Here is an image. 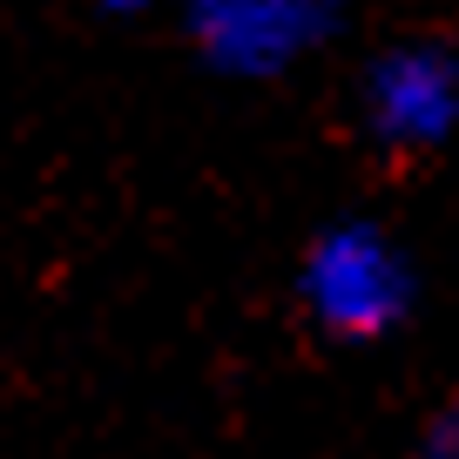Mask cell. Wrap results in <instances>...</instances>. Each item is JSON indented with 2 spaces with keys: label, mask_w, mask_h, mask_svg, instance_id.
I'll list each match as a JSON object with an SVG mask.
<instances>
[{
  "label": "cell",
  "mask_w": 459,
  "mask_h": 459,
  "mask_svg": "<svg viewBox=\"0 0 459 459\" xmlns=\"http://www.w3.org/2000/svg\"><path fill=\"white\" fill-rule=\"evenodd\" d=\"M189 55L216 82H284L344 34V0H176Z\"/></svg>",
  "instance_id": "7a4b0ae2"
},
{
  "label": "cell",
  "mask_w": 459,
  "mask_h": 459,
  "mask_svg": "<svg viewBox=\"0 0 459 459\" xmlns=\"http://www.w3.org/2000/svg\"><path fill=\"white\" fill-rule=\"evenodd\" d=\"M95 14L101 21H143V14H156V0H95Z\"/></svg>",
  "instance_id": "5b68a950"
},
{
  "label": "cell",
  "mask_w": 459,
  "mask_h": 459,
  "mask_svg": "<svg viewBox=\"0 0 459 459\" xmlns=\"http://www.w3.org/2000/svg\"><path fill=\"white\" fill-rule=\"evenodd\" d=\"M412 459H459V392L439 405V412H432V426L419 432Z\"/></svg>",
  "instance_id": "277c9868"
},
{
  "label": "cell",
  "mask_w": 459,
  "mask_h": 459,
  "mask_svg": "<svg viewBox=\"0 0 459 459\" xmlns=\"http://www.w3.org/2000/svg\"><path fill=\"white\" fill-rule=\"evenodd\" d=\"M298 311L331 344H385L419 317V257L378 216H331L298 257Z\"/></svg>",
  "instance_id": "6da1fadb"
},
{
  "label": "cell",
  "mask_w": 459,
  "mask_h": 459,
  "mask_svg": "<svg viewBox=\"0 0 459 459\" xmlns=\"http://www.w3.org/2000/svg\"><path fill=\"white\" fill-rule=\"evenodd\" d=\"M359 122L392 156H432L459 135V48L412 34L365 61Z\"/></svg>",
  "instance_id": "3957f363"
}]
</instances>
